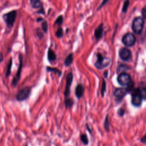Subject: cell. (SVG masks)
Returning <instances> with one entry per match:
<instances>
[{
	"label": "cell",
	"instance_id": "obj_1",
	"mask_svg": "<svg viewBox=\"0 0 146 146\" xmlns=\"http://www.w3.org/2000/svg\"><path fill=\"white\" fill-rule=\"evenodd\" d=\"M131 93V104L135 107H140L143 100L139 87L135 88Z\"/></svg>",
	"mask_w": 146,
	"mask_h": 146
},
{
	"label": "cell",
	"instance_id": "obj_13",
	"mask_svg": "<svg viewBox=\"0 0 146 146\" xmlns=\"http://www.w3.org/2000/svg\"><path fill=\"white\" fill-rule=\"evenodd\" d=\"M103 23H101L96 29H95L94 31V35L96 40H99L102 38L103 35Z\"/></svg>",
	"mask_w": 146,
	"mask_h": 146
},
{
	"label": "cell",
	"instance_id": "obj_23",
	"mask_svg": "<svg viewBox=\"0 0 146 146\" xmlns=\"http://www.w3.org/2000/svg\"><path fill=\"white\" fill-rule=\"evenodd\" d=\"M106 88H107L106 82L105 80L103 79V82H102V84L101 89H100V94H101L102 97H104L105 92L106 91Z\"/></svg>",
	"mask_w": 146,
	"mask_h": 146
},
{
	"label": "cell",
	"instance_id": "obj_37",
	"mask_svg": "<svg viewBox=\"0 0 146 146\" xmlns=\"http://www.w3.org/2000/svg\"><path fill=\"white\" fill-rule=\"evenodd\" d=\"M43 21V19L42 18H41V17L38 18L36 19V22H40V21Z\"/></svg>",
	"mask_w": 146,
	"mask_h": 146
},
{
	"label": "cell",
	"instance_id": "obj_3",
	"mask_svg": "<svg viewBox=\"0 0 146 146\" xmlns=\"http://www.w3.org/2000/svg\"><path fill=\"white\" fill-rule=\"evenodd\" d=\"M96 56L97 59L94 63V66L98 70H102L107 67L111 63V59L103 56L101 53L96 54Z\"/></svg>",
	"mask_w": 146,
	"mask_h": 146
},
{
	"label": "cell",
	"instance_id": "obj_21",
	"mask_svg": "<svg viewBox=\"0 0 146 146\" xmlns=\"http://www.w3.org/2000/svg\"><path fill=\"white\" fill-rule=\"evenodd\" d=\"M131 69V67L129 66L126 64H120L117 67V72H125V71Z\"/></svg>",
	"mask_w": 146,
	"mask_h": 146
},
{
	"label": "cell",
	"instance_id": "obj_31",
	"mask_svg": "<svg viewBox=\"0 0 146 146\" xmlns=\"http://www.w3.org/2000/svg\"><path fill=\"white\" fill-rule=\"evenodd\" d=\"M141 13H142V18L143 19H145V16H146V10H145V7H144L141 10Z\"/></svg>",
	"mask_w": 146,
	"mask_h": 146
},
{
	"label": "cell",
	"instance_id": "obj_4",
	"mask_svg": "<svg viewBox=\"0 0 146 146\" xmlns=\"http://www.w3.org/2000/svg\"><path fill=\"white\" fill-rule=\"evenodd\" d=\"M144 21L142 17H138L135 18L132 24V29L133 31L137 35H140L142 33L144 28Z\"/></svg>",
	"mask_w": 146,
	"mask_h": 146
},
{
	"label": "cell",
	"instance_id": "obj_2",
	"mask_svg": "<svg viewBox=\"0 0 146 146\" xmlns=\"http://www.w3.org/2000/svg\"><path fill=\"white\" fill-rule=\"evenodd\" d=\"M17 14L16 10H11L3 15L2 19L7 28L11 29L13 27L17 18Z\"/></svg>",
	"mask_w": 146,
	"mask_h": 146
},
{
	"label": "cell",
	"instance_id": "obj_29",
	"mask_svg": "<svg viewBox=\"0 0 146 146\" xmlns=\"http://www.w3.org/2000/svg\"><path fill=\"white\" fill-rule=\"evenodd\" d=\"M36 35H37V36H38L40 39H41L43 38V34H42L41 30H40L39 28H38V29L36 30Z\"/></svg>",
	"mask_w": 146,
	"mask_h": 146
},
{
	"label": "cell",
	"instance_id": "obj_6",
	"mask_svg": "<svg viewBox=\"0 0 146 146\" xmlns=\"http://www.w3.org/2000/svg\"><path fill=\"white\" fill-rule=\"evenodd\" d=\"M31 94V88L29 86H26L21 89L16 95V99L18 102L24 101L27 99Z\"/></svg>",
	"mask_w": 146,
	"mask_h": 146
},
{
	"label": "cell",
	"instance_id": "obj_14",
	"mask_svg": "<svg viewBox=\"0 0 146 146\" xmlns=\"http://www.w3.org/2000/svg\"><path fill=\"white\" fill-rule=\"evenodd\" d=\"M56 58V54H55L54 51L51 48H49L48 50V52H47V59H48V61L50 62H53V61L55 60Z\"/></svg>",
	"mask_w": 146,
	"mask_h": 146
},
{
	"label": "cell",
	"instance_id": "obj_11",
	"mask_svg": "<svg viewBox=\"0 0 146 146\" xmlns=\"http://www.w3.org/2000/svg\"><path fill=\"white\" fill-rule=\"evenodd\" d=\"M119 57L123 61H129V60H131L132 57L131 50L127 47L122 48L119 51Z\"/></svg>",
	"mask_w": 146,
	"mask_h": 146
},
{
	"label": "cell",
	"instance_id": "obj_35",
	"mask_svg": "<svg viewBox=\"0 0 146 146\" xmlns=\"http://www.w3.org/2000/svg\"><path fill=\"white\" fill-rule=\"evenodd\" d=\"M108 72L107 71H105L103 73V75H104V77L105 78H107L108 77Z\"/></svg>",
	"mask_w": 146,
	"mask_h": 146
},
{
	"label": "cell",
	"instance_id": "obj_28",
	"mask_svg": "<svg viewBox=\"0 0 146 146\" xmlns=\"http://www.w3.org/2000/svg\"><path fill=\"white\" fill-rule=\"evenodd\" d=\"M125 113V109L123 108H121V107L119 108L117 110V114L118 116H120V117H123V116L124 115Z\"/></svg>",
	"mask_w": 146,
	"mask_h": 146
},
{
	"label": "cell",
	"instance_id": "obj_20",
	"mask_svg": "<svg viewBox=\"0 0 146 146\" xmlns=\"http://www.w3.org/2000/svg\"><path fill=\"white\" fill-rule=\"evenodd\" d=\"M30 5L34 9H38L41 7L40 0H30Z\"/></svg>",
	"mask_w": 146,
	"mask_h": 146
},
{
	"label": "cell",
	"instance_id": "obj_15",
	"mask_svg": "<svg viewBox=\"0 0 146 146\" xmlns=\"http://www.w3.org/2000/svg\"><path fill=\"white\" fill-rule=\"evenodd\" d=\"M74 100L71 98L69 97L64 98V105L66 108H71L74 106Z\"/></svg>",
	"mask_w": 146,
	"mask_h": 146
},
{
	"label": "cell",
	"instance_id": "obj_26",
	"mask_svg": "<svg viewBox=\"0 0 146 146\" xmlns=\"http://www.w3.org/2000/svg\"><path fill=\"white\" fill-rule=\"evenodd\" d=\"M55 35L58 38H61L63 36V31L61 27H59L55 33Z\"/></svg>",
	"mask_w": 146,
	"mask_h": 146
},
{
	"label": "cell",
	"instance_id": "obj_8",
	"mask_svg": "<svg viewBox=\"0 0 146 146\" xmlns=\"http://www.w3.org/2000/svg\"><path fill=\"white\" fill-rule=\"evenodd\" d=\"M118 83L121 86H127L131 82V77L130 75L127 72H121L117 78Z\"/></svg>",
	"mask_w": 146,
	"mask_h": 146
},
{
	"label": "cell",
	"instance_id": "obj_7",
	"mask_svg": "<svg viewBox=\"0 0 146 146\" xmlns=\"http://www.w3.org/2000/svg\"><path fill=\"white\" fill-rule=\"evenodd\" d=\"M18 59H19L18 68L17 72L15 76L13 78L11 83V84L13 87H15L17 85V84L20 79V78H21V75L22 70V67H23V56H22V54H19Z\"/></svg>",
	"mask_w": 146,
	"mask_h": 146
},
{
	"label": "cell",
	"instance_id": "obj_9",
	"mask_svg": "<svg viewBox=\"0 0 146 146\" xmlns=\"http://www.w3.org/2000/svg\"><path fill=\"white\" fill-rule=\"evenodd\" d=\"M136 40L135 35L131 33L125 34L122 38V42L127 47H132L135 44Z\"/></svg>",
	"mask_w": 146,
	"mask_h": 146
},
{
	"label": "cell",
	"instance_id": "obj_10",
	"mask_svg": "<svg viewBox=\"0 0 146 146\" xmlns=\"http://www.w3.org/2000/svg\"><path fill=\"white\" fill-rule=\"evenodd\" d=\"M73 81V75L72 72H69L66 78V86H65V90L64 91V98L69 97L70 95V88L72 84Z\"/></svg>",
	"mask_w": 146,
	"mask_h": 146
},
{
	"label": "cell",
	"instance_id": "obj_30",
	"mask_svg": "<svg viewBox=\"0 0 146 146\" xmlns=\"http://www.w3.org/2000/svg\"><path fill=\"white\" fill-rule=\"evenodd\" d=\"M108 1H109V0H103L102 2V3H100V5H99V6L98 8L97 9V11L99 10H100L104 5H105Z\"/></svg>",
	"mask_w": 146,
	"mask_h": 146
},
{
	"label": "cell",
	"instance_id": "obj_24",
	"mask_svg": "<svg viewBox=\"0 0 146 146\" xmlns=\"http://www.w3.org/2000/svg\"><path fill=\"white\" fill-rule=\"evenodd\" d=\"M129 0H125L123 5L122 10H121V11L123 13H125L127 11V10L129 7Z\"/></svg>",
	"mask_w": 146,
	"mask_h": 146
},
{
	"label": "cell",
	"instance_id": "obj_32",
	"mask_svg": "<svg viewBox=\"0 0 146 146\" xmlns=\"http://www.w3.org/2000/svg\"><path fill=\"white\" fill-rule=\"evenodd\" d=\"M86 125V129H87V131H88L90 133H92V128H90L89 124H88V123H86V125Z\"/></svg>",
	"mask_w": 146,
	"mask_h": 146
},
{
	"label": "cell",
	"instance_id": "obj_36",
	"mask_svg": "<svg viewBox=\"0 0 146 146\" xmlns=\"http://www.w3.org/2000/svg\"><path fill=\"white\" fill-rule=\"evenodd\" d=\"M37 13H38V14H44V11L43 8L42 7V10H40L38 11L37 12Z\"/></svg>",
	"mask_w": 146,
	"mask_h": 146
},
{
	"label": "cell",
	"instance_id": "obj_19",
	"mask_svg": "<svg viewBox=\"0 0 146 146\" xmlns=\"http://www.w3.org/2000/svg\"><path fill=\"white\" fill-rule=\"evenodd\" d=\"M80 139L81 142L84 145H88L89 144V139L87 136V135L85 133H82L80 136Z\"/></svg>",
	"mask_w": 146,
	"mask_h": 146
},
{
	"label": "cell",
	"instance_id": "obj_12",
	"mask_svg": "<svg viewBox=\"0 0 146 146\" xmlns=\"http://www.w3.org/2000/svg\"><path fill=\"white\" fill-rule=\"evenodd\" d=\"M84 92V87L82 84H78L75 90V94L78 99H80L83 97Z\"/></svg>",
	"mask_w": 146,
	"mask_h": 146
},
{
	"label": "cell",
	"instance_id": "obj_27",
	"mask_svg": "<svg viewBox=\"0 0 146 146\" xmlns=\"http://www.w3.org/2000/svg\"><path fill=\"white\" fill-rule=\"evenodd\" d=\"M42 30L43 31L44 33H46L47 32V30H48V24L47 21H43L42 23Z\"/></svg>",
	"mask_w": 146,
	"mask_h": 146
},
{
	"label": "cell",
	"instance_id": "obj_34",
	"mask_svg": "<svg viewBox=\"0 0 146 146\" xmlns=\"http://www.w3.org/2000/svg\"><path fill=\"white\" fill-rule=\"evenodd\" d=\"M4 60V57H3V54L2 52L0 51V63L2 62Z\"/></svg>",
	"mask_w": 146,
	"mask_h": 146
},
{
	"label": "cell",
	"instance_id": "obj_25",
	"mask_svg": "<svg viewBox=\"0 0 146 146\" xmlns=\"http://www.w3.org/2000/svg\"><path fill=\"white\" fill-rule=\"evenodd\" d=\"M63 22V17L62 15H59L55 20L54 25H58V26H61Z\"/></svg>",
	"mask_w": 146,
	"mask_h": 146
},
{
	"label": "cell",
	"instance_id": "obj_22",
	"mask_svg": "<svg viewBox=\"0 0 146 146\" xmlns=\"http://www.w3.org/2000/svg\"><path fill=\"white\" fill-rule=\"evenodd\" d=\"M46 70L48 72H53L55 74H58V76H60L62 75V71L58 70L55 67H46Z\"/></svg>",
	"mask_w": 146,
	"mask_h": 146
},
{
	"label": "cell",
	"instance_id": "obj_17",
	"mask_svg": "<svg viewBox=\"0 0 146 146\" xmlns=\"http://www.w3.org/2000/svg\"><path fill=\"white\" fill-rule=\"evenodd\" d=\"M12 64H13V59H12V58H10L9 59V61L7 64V68H6V74H5L6 78H8L10 75L11 67H12Z\"/></svg>",
	"mask_w": 146,
	"mask_h": 146
},
{
	"label": "cell",
	"instance_id": "obj_5",
	"mask_svg": "<svg viewBox=\"0 0 146 146\" xmlns=\"http://www.w3.org/2000/svg\"><path fill=\"white\" fill-rule=\"evenodd\" d=\"M128 91L127 89V88L124 87H120V88H116L113 93V96L115 98V101L116 103L119 104L121 103L123 99V98L125 97V96L128 94Z\"/></svg>",
	"mask_w": 146,
	"mask_h": 146
},
{
	"label": "cell",
	"instance_id": "obj_16",
	"mask_svg": "<svg viewBox=\"0 0 146 146\" xmlns=\"http://www.w3.org/2000/svg\"><path fill=\"white\" fill-rule=\"evenodd\" d=\"M73 60H74V57H73V54L71 53L70 54L68 55L67 56V57L66 58L65 60H64V64L65 65V66L68 67L70 66L73 62Z\"/></svg>",
	"mask_w": 146,
	"mask_h": 146
},
{
	"label": "cell",
	"instance_id": "obj_33",
	"mask_svg": "<svg viewBox=\"0 0 146 146\" xmlns=\"http://www.w3.org/2000/svg\"><path fill=\"white\" fill-rule=\"evenodd\" d=\"M140 141L143 144H145L146 143V139H145V135H144L140 139Z\"/></svg>",
	"mask_w": 146,
	"mask_h": 146
},
{
	"label": "cell",
	"instance_id": "obj_18",
	"mask_svg": "<svg viewBox=\"0 0 146 146\" xmlns=\"http://www.w3.org/2000/svg\"><path fill=\"white\" fill-rule=\"evenodd\" d=\"M109 115L107 114L106 116L104 121V128L106 132H109L110 130V120H109Z\"/></svg>",
	"mask_w": 146,
	"mask_h": 146
}]
</instances>
